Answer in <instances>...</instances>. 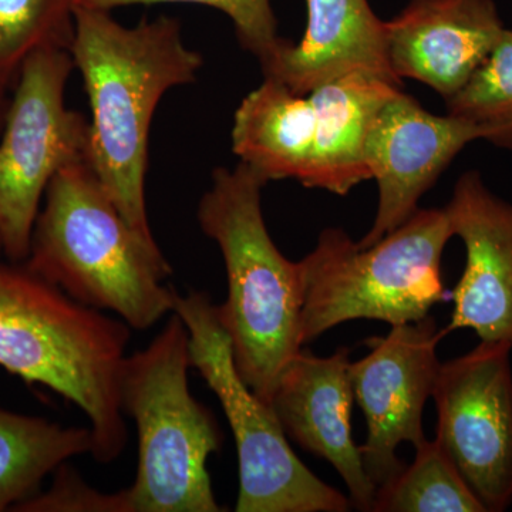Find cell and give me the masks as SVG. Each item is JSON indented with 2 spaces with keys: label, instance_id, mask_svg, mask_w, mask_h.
<instances>
[{
  "label": "cell",
  "instance_id": "d4e9b609",
  "mask_svg": "<svg viewBox=\"0 0 512 512\" xmlns=\"http://www.w3.org/2000/svg\"><path fill=\"white\" fill-rule=\"evenodd\" d=\"M0 251H2V244H0Z\"/></svg>",
  "mask_w": 512,
  "mask_h": 512
},
{
  "label": "cell",
  "instance_id": "2e32d148",
  "mask_svg": "<svg viewBox=\"0 0 512 512\" xmlns=\"http://www.w3.org/2000/svg\"><path fill=\"white\" fill-rule=\"evenodd\" d=\"M402 87L379 74L356 70L309 93L315 110V141L303 187L346 195L370 180L365 164L367 131Z\"/></svg>",
  "mask_w": 512,
  "mask_h": 512
},
{
  "label": "cell",
  "instance_id": "52a82bcc",
  "mask_svg": "<svg viewBox=\"0 0 512 512\" xmlns=\"http://www.w3.org/2000/svg\"><path fill=\"white\" fill-rule=\"evenodd\" d=\"M177 313L190 333L191 366L220 400L239 466L237 512H346V495L323 483L289 446L274 410L242 380L217 305L201 291L177 293Z\"/></svg>",
  "mask_w": 512,
  "mask_h": 512
},
{
  "label": "cell",
  "instance_id": "603a6c76",
  "mask_svg": "<svg viewBox=\"0 0 512 512\" xmlns=\"http://www.w3.org/2000/svg\"><path fill=\"white\" fill-rule=\"evenodd\" d=\"M46 491L18 505L15 511L28 512H133L127 490L100 493L90 487L74 468L62 464Z\"/></svg>",
  "mask_w": 512,
  "mask_h": 512
},
{
  "label": "cell",
  "instance_id": "6da1fadb",
  "mask_svg": "<svg viewBox=\"0 0 512 512\" xmlns=\"http://www.w3.org/2000/svg\"><path fill=\"white\" fill-rule=\"evenodd\" d=\"M69 52L89 96V163L128 224L150 241L146 175L151 121L168 90L197 80L200 53L161 16L133 28L109 10L74 6Z\"/></svg>",
  "mask_w": 512,
  "mask_h": 512
},
{
  "label": "cell",
  "instance_id": "3957f363",
  "mask_svg": "<svg viewBox=\"0 0 512 512\" xmlns=\"http://www.w3.org/2000/svg\"><path fill=\"white\" fill-rule=\"evenodd\" d=\"M25 262L130 329L153 328L174 312L177 292L164 284L170 264L157 241L128 224L89 161L67 165L47 187Z\"/></svg>",
  "mask_w": 512,
  "mask_h": 512
},
{
  "label": "cell",
  "instance_id": "4fadbf2b",
  "mask_svg": "<svg viewBox=\"0 0 512 512\" xmlns=\"http://www.w3.org/2000/svg\"><path fill=\"white\" fill-rule=\"evenodd\" d=\"M350 349L318 357L301 349L276 380L269 406L285 431L303 450L328 461L349 490L352 507L372 511L376 487L363 467L352 437Z\"/></svg>",
  "mask_w": 512,
  "mask_h": 512
},
{
  "label": "cell",
  "instance_id": "8992f818",
  "mask_svg": "<svg viewBox=\"0 0 512 512\" xmlns=\"http://www.w3.org/2000/svg\"><path fill=\"white\" fill-rule=\"evenodd\" d=\"M446 210H417L372 247L360 248L343 229L328 228L298 262L302 284L301 340L355 319L390 326L429 316L450 295L441 256L453 238Z\"/></svg>",
  "mask_w": 512,
  "mask_h": 512
},
{
  "label": "cell",
  "instance_id": "30bf717a",
  "mask_svg": "<svg viewBox=\"0 0 512 512\" xmlns=\"http://www.w3.org/2000/svg\"><path fill=\"white\" fill-rule=\"evenodd\" d=\"M446 335L429 315L367 340L370 352L350 363L353 394L367 424L366 443L359 450L376 490L406 467L396 454L400 444L416 447L426 440L423 410L436 387L437 345Z\"/></svg>",
  "mask_w": 512,
  "mask_h": 512
},
{
  "label": "cell",
  "instance_id": "8fae6325",
  "mask_svg": "<svg viewBox=\"0 0 512 512\" xmlns=\"http://www.w3.org/2000/svg\"><path fill=\"white\" fill-rule=\"evenodd\" d=\"M497 138V131L483 124L429 113L403 90L393 96L367 131L365 164L379 187V205L372 228L357 245L372 247L409 220L467 144H495Z\"/></svg>",
  "mask_w": 512,
  "mask_h": 512
},
{
  "label": "cell",
  "instance_id": "5b68a950",
  "mask_svg": "<svg viewBox=\"0 0 512 512\" xmlns=\"http://www.w3.org/2000/svg\"><path fill=\"white\" fill-rule=\"evenodd\" d=\"M190 333L177 313L147 348L127 356L120 399L138 436L133 512H220L208 458L222 446L220 424L188 386Z\"/></svg>",
  "mask_w": 512,
  "mask_h": 512
},
{
  "label": "cell",
  "instance_id": "e0dca14e",
  "mask_svg": "<svg viewBox=\"0 0 512 512\" xmlns=\"http://www.w3.org/2000/svg\"><path fill=\"white\" fill-rule=\"evenodd\" d=\"M315 141V110L309 94L264 77L239 104L232 127V150L269 183L298 180L303 184L311 167Z\"/></svg>",
  "mask_w": 512,
  "mask_h": 512
},
{
  "label": "cell",
  "instance_id": "ffe728a7",
  "mask_svg": "<svg viewBox=\"0 0 512 512\" xmlns=\"http://www.w3.org/2000/svg\"><path fill=\"white\" fill-rule=\"evenodd\" d=\"M74 6L76 0H0V80L13 83L43 47L69 49Z\"/></svg>",
  "mask_w": 512,
  "mask_h": 512
},
{
  "label": "cell",
  "instance_id": "ba28073f",
  "mask_svg": "<svg viewBox=\"0 0 512 512\" xmlns=\"http://www.w3.org/2000/svg\"><path fill=\"white\" fill-rule=\"evenodd\" d=\"M73 57L62 46L37 50L20 67L0 138V244L25 262L47 187L67 165L89 161L90 123L67 109Z\"/></svg>",
  "mask_w": 512,
  "mask_h": 512
},
{
  "label": "cell",
  "instance_id": "7a4b0ae2",
  "mask_svg": "<svg viewBox=\"0 0 512 512\" xmlns=\"http://www.w3.org/2000/svg\"><path fill=\"white\" fill-rule=\"evenodd\" d=\"M128 342L123 320L77 302L26 262L0 261V366L79 407L101 464L127 444L120 380Z\"/></svg>",
  "mask_w": 512,
  "mask_h": 512
},
{
  "label": "cell",
  "instance_id": "cb8c5ba5",
  "mask_svg": "<svg viewBox=\"0 0 512 512\" xmlns=\"http://www.w3.org/2000/svg\"><path fill=\"white\" fill-rule=\"evenodd\" d=\"M9 87L10 83L0 80V131H2L3 123H5L6 119V113H8L10 101L8 96Z\"/></svg>",
  "mask_w": 512,
  "mask_h": 512
},
{
  "label": "cell",
  "instance_id": "44dd1931",
  "mask_svg": "<svg viewBox=\"0 0 512 512\" xmlns=\"http://www.w3.org/2000/svg\"><path fill=\"white\" fill-rule=\"evenodd\" d=\"M446 104L448 114L493 128L495 146L512 150V30H504L487 59Z\"/></svg>",
  "mask_w": 512,
  "mask_h": 512
},
{
  "label": "cell",
  "instance_id": "277c9868",
  "mask_svg": "<svg viewBox=\"0 0 512 512\" xmlns=\"http://www.w3.org/2000/svg\"><path fill=\"white\" fill-rule=\"evenodd\" d=\"M268 184L247 164L217 168L202 195L198 222L217 242L228 295L217 305L239 376L266 404L284 367L303 348L298 262L276 248L262 212Z\"/></svg>",
  "mask_w": 512,
  "mask_h": 512
},
{
  "label": "cell",
  "instance_id": "ac0fdd59",
  "mask_svg": "<svg viewBox=\"0 0 512 512\" xmlns=\"http://www.w3.org/2000/svg\"><path fill=\"white\" fill-rule=\"evenodd\" d=\"M92 450L89 427H64L0 409V512L15 511L62 464Z\"/></svg>",
  "mask_w": 512,
  "mask_h": 512
},
{
  "label": "cell",
  "instance_id": "9a60e30c",
  "mask_svg": "<svg viewBox=\"0 0 512 512\" xmlns=\"http://www.w3.org/2000/svg\"><path fill=\"white\" fill-rule=\"evenodd\" d=\"M308 25L301 42L285 40L262 64L264 77L299 94L343 74L365 70L402 84L390 67L386 29L367 0H306ZM403 86V84H402Z\"/></svg>",
  "mask_w": 512,
  "mask_h": 512
},
{
  "label": "cell",
  "instance_id": "7402d4cb",
  "mask_svg": "<svg viewBox=\"0 0 512 512\" xmlns=\"http://www.w3.org/2000/svg\"><path fill=\"white\" fill-rule=\"evenodd\" d=\"M156 3H195L221 10L234 23L241 46L265 64L275 55L285 39L278 35L271 0H76L84 8L113 10L121 6L156 5Z\"/></svg>",
  "mask_w": 512,
  "mask_h": 512
},
{
  "label": "cell",
  "instance_id": "9c48e42d",
  "mask_svg": "<svg viewBox=\"0 0 512 512\" xmlns=\"http://www.w3.org/2000/svg\"><path fill=\"white\" fill-rule=\"evenodd\" d=\"M508 343L480 342L441 363L436 440L485 512L512 503V370Z\"/></svg>",
  "mask_w": 512,
  "mask_h": 512
},
{
  "label": "cell",
  "instance_id": "d6986e66",
  "mask_svg": "<svg viewBox=\"0 0 512 512\" xmlns=\"http://www.w3.org/2000/svg\"><path fill=\"white\" fill-rule=\"evenodd\" d=\"M414 448L413 463L377 488L373 512H485L439 441Z\"/></svg>",
  "mask_w": 512,
  "mask_h": 512
},
{
  "label": "cell",
  "instance_id": "7c38bea8",
  "mask_svg": "<svg viewBox=\"0 0 512 512\" xmlns=\"http://www.w3.org/2000/svg\"><path fill=\"white\" fill-rule=\"evenodd\" d=\"M444 210L466 248L447 335L473 329L480 342L512 346V205L488 190L478 171H467Z\"/></svg>",
  "mask_w": 512,
  "mask_h": 512
},
{
  "label": "cell",
  "instance_id": "5bb4252c",
  "mask_svg": "<svg viewBox=\"0 0 512 512\" xmlns=\"http://www.w3.org/2000/svg\"><path fill=\"white\" fill-rule=\"evenodd\" d=\"M384 29L393 73L444 100L463 89L505 30L494 0H412Z\"/></svg>",
  "mask_w": 512,
  "mask_h": 512
}]
</instances>
